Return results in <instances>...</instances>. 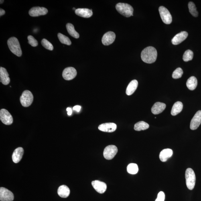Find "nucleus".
<instances>
[{
    "label": "nucleus",
    "instance_id": "0eeeda50",
    "mask_svg": "<svg viewBox=\"0 0 201 201\" xmlns=\"http://www.w3.org/2000/svg\"><path fill=\"white\" fill-rule=\"evenodd\" d=\"M118 149L115 145L108 146L104 150L103 155L104 157L107 160L113 159L117 153Z\"/></svg>",
    "mask_w": 201,
    "mask_h": 201
},
{
    "label": "nucleus",
    "instance_id": "5701e85b",
    "mask_svg": "<svg viewBox=\"0 0 201 201\" xmlns=\"http://www.w3.org/2000/svg\"><path fill=\"white\" fill-rule=\"evenodd\" d=\"M137 81L136 80H132L127 86L126 90V94L128 95H131L132 94L134 93L135 92L138 86Z\"/></svg>",
    "mask_w": 201,
    "mask_h": 201
},
{
    "label": "nucleus",
    "instance_id": "393cba45",
    "mask_svg": "<svg viewBox=\"0 0 201 201\" xmlns=\"http://www.w3.org/2000/svg\"><path fill=\"white\" fill-rule=\"evenodd\" d=\"M186 85L189 90H193L196 88L198 85V80L194 76L191 77L187 80Z\"/></svg>",
    "mask_w": 201,
    "mask_h": 201
},
{
    "label": "nucleus",
    "instance_id": "e433bc0d",
    "mask_svg": "<svg viewBox=\"0 0 201 201\" xmlns=\"http://www.w3.org/2000/svg\"><path fill=\"white\" fill-rule=\"evenodd\" d=\"M66 111H68V116L71 115L72 114V110L71 108L70 107L67 108Z\"/></svg>",
    "mask_w": 201,
    "mask_h": 201
},
{
    "label": "nucleus",
    "instance_id": "dca6fc26",
    "mask_svg": "<svg viewBox=\"0 0 201 201\" xmlns=\"http://www.w3.org/2000/svg\"><path fill=\"white\" fill-rule=\"evenodd\" d=\"M188 33L186 31H182L174 37L172 40L173 44L176 45L180 44L188 37Z\"/></svg>",
    "mask_w": 201,
    "mask_h": 201
},
{
    "label": "nucleus",
    "instance_id": "1a4fd4ad",
    "mask_svg": "<svg viewBox=\"0 0 201 201\" xmlns=\"http://www.w3.org/2000/svg\"><path fill=\"white\" fill-rule=\"evenodd\" d=\"M13 194L11 191L3 187L0 188V200L13 201Z\"/></svg>",
    "mask_w": 201,
    "mask_h": 201
},
{
    "label": "nucleus",
    "instance_id": "ddd939ff",
    "mask_svg": "<svg viewBox=\"0 0 201 201\" xmlns=\"http://www.w3.org/2000/svg\"><path fill=\"white\" fill-rule=\"evenodd\" d=\"M115 39V34L112 31H109L104 34L102 39V42L104 45L108 46L112 44Z\"/></svg>",
    "mask_w": 201,
    "mask_h": 201
},
{
    "label": "nucleus",
    "instance_id": "bb28decb",
    "mask_svg": "<svg viewBox=\"0 0 201 201\" xmlns=\"http://www.w3.org/2000/svg\"><path fill=\"white\" fill-rule=\"evenodd\" d=\"M149 126V124L143 121L137 122L134 126V129L136 131H144L148 129Z\"/></svg>",
    "mask_w": 201,
    "mask_h": 201
},
{
    "label": "nucleus",
    "instance_id": "f257e3e1",
    "mask_svg": "<svg viewBox=\"0 0 201 201\" xmlns=\"http://www.w3.org/2000/svg\"><path fill=\"white\" fill-rule=\"evenodd\" d=\"M157 57V52L154 47L149 46L142 51L141 54L142 60L147 64H152L155 62Z\"/></svg>",
    "mask_w": 201,
    "mask_h": 201
},
{
    "label": "nucleus",
    "instance_id": "c85d7f7f",
    "mask_svg": "<svg viewBox=\"0 0 201 201\" xmlns=\"http://www.w3.org/2000/svg\"><path fill=\"white\" fill-rule=\"evenodd\" d=\"M58 36L59 40L62 44L68 45V46L71 44V41L68 37L60 33L58 34Z\"/></svg>",
    "mask_w": 201,
    "mask_h": 201
},
{
    "label": "nucleus",
    "instance_id": "9d476101",
    "mask_svg": "<svg viewBox=\"0 0 201 201\" xmlns=\"http://www.w3.org/2000/svg\"><path fill=\"white\" fill-rule=\"evenodd\" d=\"M77 71L73 67H68L63 71L62 76L65 80H71L75 77Z\"/></svg>",
    "mask_w": 201,
    "mask_h": 201
},
{
    "label": "nucleus",
    "instance_id": "4c0bfd02",
    "mask_svg": "<svg viewBox=\"0 0 201 201\" xmlns=\"http://www.w3.org/2000/svg\"><path fill=\"white\" fill-rule=\"evenodd\" d=\"M5 13V10H4L2 8L0 9V16H1L4 15Z\"/></svg>",
    "mask_w": 201,
    "mask_h": 201
},
{
    "label": "nucleus",
    "instance_id": "7ed1b4c3",
    "mask_svg": "<svg viewBox=\"0 0 201 201\" xmlns=\"http://www.w3.org/2000/svg\"><path fill=\"white\" fill-rule=\"evenodd\" d=\"M116 8L118 12L124 17H129L133 16V8L128 4L118 3L116 5Z\"/></svg>",
    "mask_w": 201,
    "mask_h": 201
},
{
    "label": "nucleus",
    "instance_id": "7c9ffc66",
    "mask_svg": "<svg viewBox=\"0 0 201 201\" xmlns=\"http://www.w3.org/2000/svg\"><path fill=\"white\" fill-rule=\"evenodd\" d=\"M193 53L190 50H187L184 53L183 56V60L184 62H187L192 60L193 58Z\"/></svg>",
    "mask_w": 201,
    "mask_h": 201
},
{
    "label": "nucleus",
    "instance_id": "ea45409f",
    "mask_svg": "<svg viewBox=\"0 0 201 201\" xmlns=\"http://www.w3.org/2000/svg\"><path fill=\"white\" fill-rule=\"evenodd\" d=\"M73 9L75 10H75H76V9H75V8H73Z\"/></svg>",
    "mask_w": 201,
    "mask_h": 201
},
{
    "label": "nucleus",
    "instance_id": "473e14b6",
    "mask_svg": "<svg viewBox=\"0 0 201 201\" xmlns=\"http://www.w3.org/2000/svg\"><path fill=\"white\" fill-rule=\"evenodd\" d=\"M183 73V72L182 69L180 68H177L173 72V78L174 79L180 78L182 77Z\"/></svg>",
    "mask_w": 201,
    "mask_h": 201
},
{
    "label": "nucleus",
    "instance_id": "f03ea898",
    "mask_svg": "<svg viewBox=\"0 0 201 201\" xmlns=\"http://www.w3.org/2000/svg\"><path fill=\"white\" fill-rule=\"evenodd\" d=\"M7 44L9 50L14 54L18 57L22 54L20 44L18 40L15 37H12L8 39Z\"/></svg>",
    "mask_w": 201,
    "mask_h": 201
},
{
    "label": "nucleus",
    "instance_id": "20e7f679",
    "mask_svg": "<svg viewBox=\"0 0 201 201\" xmlns=\"http://www.w3.org/2000/svg\"><path fill=\"white\" fill-rule=\"evenodd\" d=\"M187 187L190 190L194 189L196 183V177L193 170L192 168L186 169L185 173Z\"/></svg>",
    "mask_w": 201,
    "mask_h": 201
},
{
    "label": "nucleus",
    "instance_id": "f8f14e48",
    "mask_svg": "<svg viewBox=\"0 0 201 201\" xmlns=\"http://www.w3.org/2000/svg\"><path fill=\"white\" fill-rule=\"evenodd\" d=\"M201 124V111H198L195 114L191 121L190 128L191 130H195L198 129Z\"/></svg>",
    "mask_w": 201,
    "mask_h": 201
},
{
    "label": "nucleus",
    "instance_id": "72a5a7b5",
    "mask_svg": "<svg viewBox=\"0 0 201 201\" xmlns=\"http://www.w3.org/2000/svg\"><path fill=\"white\" fill-rule=\"evenodd\" d=\"M28 43L33 47H36L38 46V41L32 35H29L28 37Z\"/></svg>",
    "mask_w": 201,
    "mask_h": 201
},
{
    "label": "nucleus",
    "instance_id": "a878e982",
    "mask_svg": "<svg viewBox=\"0 0 201 201\" xmlns=\"http://www.w3.org/2000/svg\"><path fill=\"white\" fill-rule=\"evenodd\" d=\"M66 27L68 33L71 36L76 39L79 38L80 35L75 30L73 25H72V23H68L66 24Z\"/></svg>",
    "mask_w": 201,
    "mask_h": 201
},
{
    "label": "nucleus",
    "instance_id": "aec40b11",
    "mask_svg": "<svg viewBox=\"0 0 201 201\" xmlns=\"http://www.w3.org/2000/svg\"><path fill=\"white\" fill-rule=\"evenodd\" d=\"M76 14L79 16L88 18L91 17L93 14L91 10L87 8H78L75 11Z\"/></svg>",
    "mask_w": 201,
    "mask_h": 201
},
{
    "label": "nucleus",
    "instance_id": "4468645a",
    "mask_svg": "<svg viewBox=\"0 0 201 201\" xmlns=\"http://www.w3.org/2000/svg\"><path fill=\"white\" fill-rule=\"evenodd\" d=\"M92 184L96 192L100 194L104 193L107 189V185L106 183L100 181H93Z\"/></svg>",
    "mask_w": 201,
    "mask_h": 201
},
{
    "label": "nucleus",
    "instance_id": "58836bf2",
    "mask_svg": "<svg viewBox=\"0 0 201 201\" xmlns=\"http://www.w3.org/2000/svg\"><path fill=\"white\" fill-rule=\"evenodd\" d=\"M1 1V2H0V3H1V4H2L3 3L4 1H2V0H1V1Z\"/></svg>",
    "mask_w": 201,
    "mask_h": 201
},
{
    "label": "nucleus",
    "instance_id": "c9c22d12",
    "mask_svg": "<svg viewBox=\"0 0 201 201\" xmlns=\"http://www.w3.org/2000/svg\"><path fill=\"white\" fill-rule=\"evenodd\" d=\"M81 106H76L73 107V110L77 112H79L81 109Z\"/></svg>",
    "mask_w": 201,
    "mask_h": 201
},
{
    "label": "nucleus",
    "instance_id": "412c9836",
    "mask_svg": "<svg viewBox=\"0 0 201 201\" xmlns=\"http://www.w3.org/2000/svg\"><path fill=\"white\" fill-rule=\"evenodd\" d=\"M173 151L170 149H165L163 150L159 154V159L161 161L165 162L168 159L172 156Z\"/></svg>",
    "mask_w": 201,
    "mask_h": 201
},
{
    "label": "nucleus",
    "instance_id": "2f4dec72",
    "mask_svg": "<svg viewBox=\"0 0 201 201\" xmlns=\"http://www.w3.org/2000/svg\"><path fill=\"white\" fill-rule=\"evenodd\" d=\"M41 43L42 46L47 50L51 51L54 50V46H53L52 43H51L46 39H43L41 41Z\"/></svg>",
    "mask_w": 201,
    "mask_h": 201
},
{
    "label": "nucleus",
    "instance_id": "b1692460",
    "mask_svg": "<svg viewBox=\"0 0 201 201\" xmlns=\"http://www.w3.org/2000/svg\"><path fill=\"white\" fill-rule=\"evenodd\" d=\"M183 108V104L182 102L180 101L175 102L171 110V115L173 116H176L182 111Z\"/></svg>",
    "mask_w": 201,
    "mask_h": 201
},
{
    "label": "nucleus",
    "instance_id": "f3484780",
    "mask_svg": "<svg viewBox=\"0 0 201 201\" xmlns=\"http://www.w3.org/2000/svg\"><path fill=\"white\" fill-rule=\"evenodd\" d=\"M0 78L1 82L4 85H7L10 82V79L6 69L3 67L0 68Z\"/></svg>",
    "mask_w": 201,
    "mask_h": 201
},
{
    "label": "nucleus",
    "instance_id": "9b49d317",
    "mask_svg": "<svg viewBox=\"0 0 201 201\" xmlns=\"http://www.w3.org/2000/svg\"><path fill=\"white\" fill-rule=\"evenodd\" d=\"M48 10L46 8L40 7H34L29 10V15L31 17H37L39 16L44 15L48 13Z\"/></svg>",
    "mask_w": 201,
    "mask_h": 201
},
{
    "label": "nucleus",
    "instance_id": "a211bd4d",
    "mask_svg": "<svg viewBox=\"0 0 201 201\" xmlns=\"http://www.w3.org/2000/svg\"><path fill=\"white\" fill-rule=\"evenodd\" d=\"M24 151L23 148L19 147L16 149L14 151L12 155L13 161L15 163H18L20 161L22 158Z\"/></svg>",
    "mask_w": 201,
    "mask_h": 201
},
{
    "label": "nucleus",
    "instance_id": "c756f323",
    "mask_svg": "<svg viewBox=\"0 0 201 201\" xmlns=\"http://www.w3.org/2000/svg\"><path fill=\"white\" fill-rule=\"evenodd\" d=\"M188 7L189 10V12L193 16L197 17L198 16V12L197 11L196 6L192 2H190L189 3Z\"/></svg>",
    "mask_w": 201,
    "mask_h": 201
},
{
    "label": "nucleus",
    "instance_id": "423d86ee",
    "mask_svg": "<svg viewBox=\"0 0 201 201\" xmlns=\"http://www.w3.org/2000/svg\"><path fill=\"white\" fill-rule=\"evenodd\" d=\"M159 11L163 23L167 24H170L172 23V17L168 10L164 7L161 6L159 8Z\"/></svg>",
    "mask_w": 201,
    "mask_h": 201
},
{
    "label": "nucleus",
    "instance_id": "f704fd0d",
    "mask_svg": "<svg viewBox=\"0 0 201 201\" xmlns=\"http://www.w3.org/2000/svg\"><path fill=\"white\" fill-rule=\"evenodd\" d=\"M165 195L163 192H159L157 195V198L155 201H164Z\"/></svg>",
    "mask_w": 201,
    "mask_h": 201
},
{
    "label": "nucleus",
    "instance_id": "4be33fe9",
    "mask_svg": "<svg viewBox=\"0 0 201 201\" xmlns=\"http://www.w3.org/2000/svg\"><path fill=\"white\" fill-rule=\"evenodd\" d=\"M58 193L59 196L61 198H66L70 194V189L66 185H63L59 187Z\"/></svg>",
    "mask_w": 201,
    "mask_h": 201
},
{
    "label": "nucleus",
    "instance_id": "39448f33",
    "mask_svg": "<svg viewBox=\"0 0 201 201\" xmlns=\"http://www.w3.org/2000/svg\"><path fill=\"white\" fill-rule=\"evenodd\" d=\"M33 95L31 92L25 90L23 92L20 98L21 105L24 107H28L32 104L33 100Z\"/></svg>",
    "mask_w": 201,
    "mask_h": 201
},
{
    "label": "nucleus",
    "instance_id": "6e6552de",
    "mask_svg": "<svg viewBox=\"0 0 201 201\" xmlns=\"http://www.w3.org/2000/svg\"><path fill=\"white\" fill-rule=\"evenodd\" d=\"M0 119L5 125H9L13 123L12 116L7 110L2 109L0 111Z\"/></svg>",
    "mask_w": 201,
    "mask_h": 201
},
{
    "label": "nucleus",
    "instance_id": "2eb2a0df",
    "mask_svg": "<svg viewBox=\"0 0 201 201\" xmlns=\"http://www.w3.org/2000/svg\"><path fill=\"white\" fill-rule=\"evenodd\" d=\"M117 129V125L113 123H105L101 124L98 127L100 131L106 132H113Z\"/></svg>",
    "mask_w": 201,
    "mask_h": 201
},
{
    "label": "nucleus",
    "instance_id": "cd10ccee",
    "mask_svg": "<svg viewBox=\"0 0 201 201\" xmlns=\"http://www.w3.org/2000/svg\"><path fill=\"white\" fill-rule=\"evenodd\" d=\"M138 170V167L136 163H130L127 167V172L130 174H137Z\"/></svg>",
    "mask_w": 201,
    "mask_h": 201
},
{
    "label": "nucleus",
    "instance_id": "6ab92c4d",
    "mask_svg": "<svg viewBox=\"0 0 201 201\" xmlns=\"http://www.w3.org/2000/svg\"><path fill=\"white\" fill-rule=\"evenodd\" d=\"M166 104L160 102H156L151 108V111L153 114H158L164 111L166 108Z\"/></svg>",
    "mask_w": 201,
    "mask_h": 201
}]
</instances>
